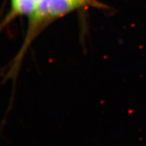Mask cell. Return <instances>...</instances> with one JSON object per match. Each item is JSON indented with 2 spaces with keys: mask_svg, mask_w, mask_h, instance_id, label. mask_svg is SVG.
Instances as JSON below:
<instances>
[{
  "mask_svg": "<svg viewBox=\"0 0 146 146\" xmlns=\"http://www.w3.org/2000/svg\"><path fill=\"white\" fill-rule=\"evenodd\" d=\"M90 0H48V21L64 17L88 4Z\"/></svg>",
  "mask_w": 146,
  "mask_h": 146,
  "instance_id": "6da1fadb",
  "label": "cell"
},
{
  "mask_svg": "<svg viewBox=\"0 0 146 146\" xmlns=\"http://www.w3.org/2000/svg\"><path fill=\"white\" fill-rule=\"evenodd\" d=\"M40 0H11V7L4 19L0 23V30L17 17L31 16Z\"/></svg>",
  "mask_w": 146,
  "mask_h": 146,
  "instance_id": "7a4b0ae2",
  "label": "cell"
}]
</instances>
